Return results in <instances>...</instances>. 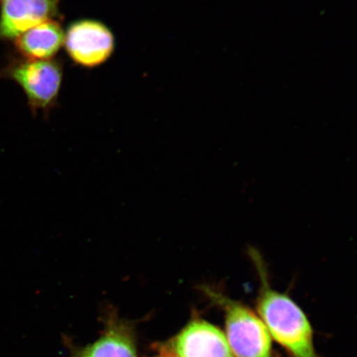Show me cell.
Here are the masks:
<instances>
[{
  "label": "cell",
  "mask_w": 357,
  "mask_h": 357,
  "mask_svg": "<svg viewBox=\"0 0 357 357\" xmlns=\"http://www.w3.org/2000/svg\"><path fill=\"white\" fill-rule=\"evenodd\" d=\"M248 252L260 280L257 312L271 336L292 357H319L314 349L312 330L306 315L287 294L271 287L261 253L254 248H250Z\"/></svg>",
  "instance_id": "cell-1"
},
{
  "label": "cell",
  "mask_w": 357,
  "mask_h": 357,
  "mask_svg": "<svg viewBox=\"0 0 357 357\" xmlns=\"http://www.w3.org/2000/svg\"><path fill=\"white\" fill-rule=\"evenodd\" d=\"M202 291L225 311V336L235 357H272L271 335L255 312L207 285Z\"/></svg>",
  "instance_id": "cell-2"
},
{
  "label": "cell",
  "mask_w": 357,
  "mask_h": 357,
  "mask_svg": "<svg viewBox=\"0 0 357 357\" xmlns=\"http://www.w3.org/2000/svg\"><path fill=\"white\" fill-rule=\"evenodd\" d=\"M8 74L24 89L34 111L54 106L63 77L59 61L26 60L12 66Z\"/></svg>",
  "instance_id": "cell-3"
},
{
  "label": "cell",
  "mask_w": 357,
  "mask_h": 357,
  "mask_svg": "<svg viewBox=\"0 0 357 357\" xmlns=\"http://www.w3.org/2000/svg\"><path fill=\"white\" fill-rule=\"evenodd\" d=\"M64 44L75 63L95 67L109 59L114 52V38L102 22L80 20L73 22L67 29Z\"/></svg>",
  "instance_id": "cell-4"
},
{
  "label": "cell",
  "mask_w": 357,
  "mask_h": 357,
  "mask_svg": "<svg viewBox=\"0 0 357 357\" xmlns=\"http://www.w3.org/2000/svg\"><path fill=\"white\" fill-rule=\"evenodd\" d=\"M172 354L177 357H235L225 334L202 319H195L173 339Z\"/></svg>",
  "instance_id": "cell-5"
},
{
  "label": "cell",
  "mask_w": 357,
  "mask_h": 357,
  "mask_svg": "<svg viewBox=\"0 0 357 357\" xmlns=\"http://www.w3.org/2000/svg\"><path fill=\"white\" fill-rule=\"evenodd\" d=\"M60 0H1L0 38L16 39L59 15Z\"/></svg>",
  "instance_id": "cell-6"
},
{
  "label": "cell",
  "mask_w": 357,
  "mask_h": 357,
  "mask_svg": "<svg viewBox=\"0 0 357 357\" xmlns=\"http://www.w3.org/2000/svg\"><path fill=\"white\" fill-rule=\"evenodd\" d=\"M65 42L61 25L54 20L45 21L16 38V46L29 60L52 59Z\"/></svg>",
  "instance_id": "cell-7"
},
{
  "label": "cell",
  "mask_w": 357,
  "mask_h": 357,
  "mask_svg": "<svg viewBox=\"0 0 357 357\" xmlns=\"http://www.w3.org/2000/svg\"><path fill=\"white\" fill-rule=\"evenodd\" d=\"M77 357H137L129 333L121 328L109 330L99 340L79 352Z\"/></svg>",
  "instance_id": "cell-8"
},
{
  "label": "cell",
  "mask_w": 357,
  "mask_h": 357,
  "mask_svg": "<svg viewBox=\"0 0 357 357\" xmlns=\"http://www.w3.org/2000/svg\"><path fill=\"white\" fill-rule=\"evenodd\" d=\"M158 357H177V356L172 354L171 351H167L166 352H165V354H163Z\"/></svg>",
  "instance_id": "cell-9"
}]
</instances>
